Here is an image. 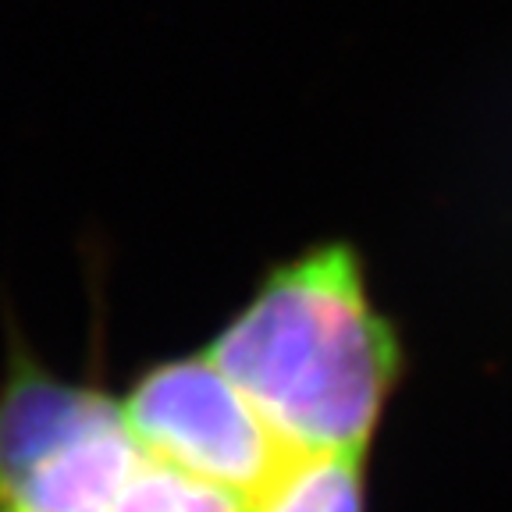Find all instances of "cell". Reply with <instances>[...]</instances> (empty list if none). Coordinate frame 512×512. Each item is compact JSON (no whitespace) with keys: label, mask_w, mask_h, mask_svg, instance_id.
<instances>
[{"label":"cell","mask_w":512,"mask_h":512,"mask_svg":"<svg viewBox=\"0 0 512 512\" xmlns=\"http://www.w3.org/2000/svg\"><path fill=\"white\" fill-rule=\"evenodd\" d=\"M203 352L296 459L367 456L406 367L349 242L274 267Z\"/></svg>","instance_id":"obj_1"},{"label":"cell","mask_w":512,"mask_h":512,"mask_svg":"<svg viewBox=\"0 0 512 512\" xmlns=\"http://www.w3.org/2000/svg\"><path fill=\"white\" fill-rule=\"evenodd\" d=\"M139 456L121 399L11 345L0 374V512H114Z\"/></svg>","instance_id":"obj_2"},{"label":"cell","mask_w":512,"mask_h":512,"mask_svg":"<svg viewBox=\"0 0 512 512\" xmlns=\"http://www.w3.org/2000/svg\"><path fill=\"white\" fill-rule=\"evenodd\" d=\"M121 409L143 452L246 498H264L299 463L207 352L146 367Z\"/></svg>","instance_id":"obj_3"},{"label":"cell","mask_w":512,"mask_h":512,"mask_svg":"<svg viewBox=\"0 0 512 512\" xmlns=\"http://www.w3.org/2000/svg\"><path fill=\"white\" fill-rule=\"evenodd\" d=\"M256 512H367V456H313L288 466Z\"/></svg>","instance_id":"obj_4"},{"label":"cell","mask_w":512,"mask_h":512,"mask_svg":"<svg viewBox=\"0 0 512 512\" xmlns=\"http://www.w3.org/2000/svg\"><path fill=\"white\" fill-rule=\"evenodd\" d=\"M256 502L143 452L114 512H256Z\"/></svg>","instance_id":"obj_5"}]
</instances>
